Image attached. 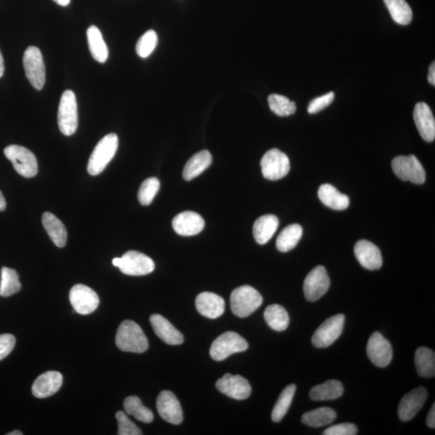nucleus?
<instances>
[{
	"label": "nucleus",
	"mask_w": 435,
	"mask_h": 435,
	"mask_svg": "<svg viewBox=\"0 0 435 435\" xmlns=\"http://www.w3.org/2000/svg\"><path fill=\"white\" fill-rule=\"evenodd\" d=\"M116 346L126 352L143 353L148 348L147 337L141 327L134 321L121 323L115 336Z\"/></svg>",
	"instance_id": "nucleus-1"
},
{
	"label": "nucleus",
	"mask_w": 435,
	"mask_h": 435,
	"mask_svg": "<svg viewBox=\"0 0 435 435\" xmlns=\"http://www.w3.org/2000/svg\"><path fill=\"white\" fill-rule=\"evenodd\" d=\"M119 146V137L115 134H110L101 139L91 157H90L87 171L92 176L102 173L108 166L109 162L113 160L117 152Z\"/></svg>",
	"instance_id": "nucleus-2"
},
{
	"label": "nucleus",
	"mask_w": 435,
	"mask_h": 435,
	"mask_svg": "<svg viewBox=\"0 0 435 435\" xmlns=\"http://www.w3.org/2000/svg\"><path fill=\"white\" fill-rule=\"evenodd\" d=\"M230 301L233 314L246 318L262 305L263 298L252 286L243 285L232 291Z\"/></svg>",
	"instance_id": "nucleus-3"
},
{
	"label": "nucleus",
	"mask_w": 435,
	"mask_h": 435,
	"mask_svg": "<svg viewBox=\"0 0 435 435\" xmlns=\"http://www.w3.org/2000/svg\"><path fill=\"white\" fill-rule=\"evenodd\" d=\"M58 127L62 134L72 136L78 126V104L76 94L71 90L64 92L57 113Z\"/></svg>",
	"instance_id": "nucleus-4"
},
{
	"label": "nucleus",
	"mask_w": 435,
	"mask_h": 435,
	"mask_svg": "<svg viewBox=\"0 0 435 435\" xmlns=\"http://www.w3.org/2000/svg\"><path fill=\"white\" fill-rule=\"evenodd\" d=\"M4 155L13 163L15 171L24 178H34L38 172L36 156L25 147L9 145L5 148Z\"/></svg>",
	"instance_id": "nucleus-5"
},
{
	"label": "nucleus",
	"mask_w": 435,
	"mask_h": 435,
	"mask_svg": "<svg viewBox=\"0 0 435 435\" xmlns=\"http://www.w3.org/2000/svg\"><path fill=\"white\" fill-rule=\"evenodd\" d=\"M113 264L122 273L129 276H145L155 269V264L150 257L136 251H129L121 258L113 259Z\"/></svg>",
	"instance_id": "nucleus-6"
},
{
	"label": "nucleus",
	"mask_w": 435,
	"mask_h": 435,
	"mask_svg": "<svg viewBox=\"0 0 435 435\" xmlns=\"http://www.w3.org/2000/svg\"><path fill=\"white\" fill-rule=\"evenodd\" d=\"M248 348L245 338L236 332L227 331L222 334L212 343L210 354L215 362H222L232 354L246 351Z\"/></svg>",
	"instance_id": "nucleus-7"
},
{
	"label": "nucleus",
	"mask_w": 435,
	"mask_h": 435,
	"mask_svg": "<svg viewBox=\"0 0 435 435\" xmlns=\"http://www.w3.org/2000/svg\"><path fill=\"white\" fill-rule=\"evenodd\" d=\"M25 76L37 91H41L45 83V66L41 50L35 46H29L23 57Z\"/></svg>",
	"instance_id": "nucleus-8"
},
{
	"label": "nucleus",
	"mask_w": 435,
	"mask_h": 435,
	"mask_svg": "<svg viewBox=\"0 0 435 435\" xmlns=\"http://www.w3.org/2000/svg\"><path fill=\"white\" fill-rule=\"evenodd\" d=\"M392 169L402 181L421 185L426 181L425 169L415 156H401L392 162Z\"/></svg>",
	"instance_id": "nucleus-9"
},
{
	"label": "nucleus",
	"mask_w": 435,
	"mask_h": 435,
	"mask_svg": "<svg viewBox=\"0 0 435 435\" xmlns=\"http://www.w3.org/2000/svg\"><path fill=\"white\" fill-rule=\"evenodd\" d=\"M261 166L263 176L271 181L283 178L290 171V162L287 155L278 148L269 150L262 159Z\"/></svg>",
	"instance_id": "nucleus-10"
},
{
	"label": "nucleus",
	"mask_w": 435,
	"mask_h": 435,
	"mask_svg": "<svg viewBox=\"0 0 435 435\" xmlns=\"http://www.w3.org/2000/svg\"><path fill=\"white\" fill-rule=\"evenodd\" d=\"M345 316L342 314L329 318L318 327L312 337L317 348H326L337 341L343 330Z\"/></svg>",
	"instance_id": "nucleus-11"
},
{
	"label": "nucleus",
	"mask_w": 435,
	"mask_h": 435,
	"mask_svg": "<svg viewBox=\"0 0 435 435\" xmlns=\"http://www.w3.org/2000/svg\"><path fill=\"white\" fill-rule=\"evenodd\" d=\"M70 301L74 311L82 315L92 314L98 308L99 298L95 292L87 285H74L70 292Z\"/></svg>",
	"instance_id": "nucleus-12"
},
{
	"label": "nucleus",
	"mask_w": 435,
	"mask_h": 435,
	"mask_svg": "<svg viewBox=\"0 0 435 435\" xmlns=\"http://www.w3.org/2000/svg\"><path fill=\"white\" fill-rule=\"evenodd\" d=\"M331 281L325 267L317 266L312 269L304 281V290L306 299L316 301L327 294L330 288Z\"/></svg>",
	"instance_id": "nucleus-13"
},
{
	"label": "nucleus",
	"mask_w": 435,
	"mask_h": 435,
	"mask_svg": "<svg viewBox=\"0 0 435 435\" xmlns=\"http://www.w3.org/2000/svg\"><path fill=\"white\" fill-rule=\"evenodd\" d=\"M216 389L236 400H245L251 395L252 388L248 381L240 375L227 373L216 382Z\"/></svg>",
	"instance_id": "nucleus-14"
},
{
	"label": "nucleus",
	"mask_w": 435,
	"mask_h": 435,
	"mask_svg": "<svg viewBox=\"0 0 435 435\" xmlns=\"http://www.w3.org/2000/svg\"><path fill=\"white\" fill-rule=\"evenodd\" d=\"M367 354L371 362L379 368H385L392 359L390 343L379 332H374L369 339Z\"/></svg>",
	"instance_id": "nucleus-15"
},
{
	"label": "nucleus",
	"mask_w": 435,
	"mask_h": 435,
	"mask_svg": "<svg viewBox=\"0 0 435 435\" xmlns=\"http://www.w3.org/2000/svg\"><path fill=\"white\" fill-rule=\"evenodd\" d=\"M157 408L159 415L169 423L179 425L183 421L181 405L172 392L164 390L157 397Z\"/></svg>",
	"instance_id": "nucleus-16"
},
{
	"label": "nucleus",
	"mask_w": 435,
	"mask_h": 435,
	"mask_svg": "<svg viewBox=\"0 0 435 435\" xmlns=\"http://www.w3.org/2000/svg\"><path fill=\"white\" fill-rule=\"evenodd\" d=\"M427 399V391L418 387L406 394L399 406V416L401 421L407 422L415 418Z\"/></svg>",
	"instance_id": "nucleus-17"
},
{
	"label": "nucleus",
	"mask_w": 435,
	"mask_h": 435,
	"mask_svg": "<svg viewBox=\"0 0 435 435\" xmlns=\"http://www.w3.org/2000/svg\"><path fill=\"white\" fill-rule=\"evenodd\" d=\"M172 225L175 231L183 236L198 235L204 230L205 221L194 211H183L174 217Z\"/></svg>",
	"instance_id": "nucleus-18"
},
{
	"label": "nucleus",
	"mask_w": 435,
	"mask_h": 435,
	"mask_svg": "<svg viewBox=\"0 0 435 435\" xmlns=\"http://www.w3.org/2000/svg\"><path fill=\"white\" fill-rule=\"evenodd\" d=\"M63 376L56 371H49L36 379L31 392L36 399H43L56 394L61 389Z\"/></svg>",
	"instance_id": "nucleus-19"
},
{
	"label": "nucleus",
	"mask_w": 435,
	"mask_h": 435,
	"mask_svg": "<svg viewBox=\"0 0 435 435\" xmlns=\"http://www.w3.org/2000/svg\"><path fill=\"white\" fill-rule=\"evenodd\" d=\"M415 119L419 134L422 139L427 142H432L435 138V120L429 106L423 102L416 104L413 110Z\"/></svg>",
	"instance_id": "nucleus-20"
},
{
	"label": "nucleus",
	"mask_w": 435,
	"mask_h": 435,
	"mask_svg": "<svg viewBox=\"0 0 435 435\" xmlns=\"http://www.w3.org/2000/svg\"><path fill=\"white\" fill-rule=\"evenodd\" d=\"M355 257L362 266L369 270H376L382 267L381 253L374 243L362 240L357 243L354 248Z\"/></svg>",
	"instance_id": "nucleus-21"
},
{
	"label": "nucleus",
	"mask_w": 435,
	"mask_h": 435,
	"mask_svg": "<svg viewBox=\"0 0 435 435\" xmlns=\"http://www.w3.org/2000/svg\"><path fill=\"white\" fill-rule=\"evenodd\" d=\"M195 306L201 315L212 320L220 317L225 311L224 300L211 292H204L199 294Z\"/></svg>",
	"instance_id": "nucleus-22"
},
{
	"label": "nucleus",
	"mask_w": 435,
	"mask_h": 435,
	"mask_svg": "<svg viewBox=\"0 0 435 435\" xmlns=\"http://www.w3.org/2000/svg\"><path fill=\"white\" fill-rule=\"evenodd\" d=\"M150 322L153 331L164 343L169 345H179L184 342L183 334L163 316L153 315L150 317Z\"/></svg>",
	"instance_id": "nucleus-23"
},
{
	"label": "nucleus",
	"mask_w": 435,
	"mask_h": 435,
	"mask_svg": "<svg viewBox=\"0 0 435 435\" xmlns=\"http://www.w3.org/2000/svg\"><path fill=\"white\" fill-rule=\"evenodd\" d=\"M279 220L277 216L266 215L259 217L253 225V236L259 245H265L277 231Z\"/></svg>",
	"instance_id": "nucleus-24"
},
{
	"label": "nucleus",
	"mask_w": 435,
	"mask_h": 435,
	"mask_svg": "<svg viewBox=\"0 0 435 435\" xmlns=\"http://www.w3.org/2000/svg\"><path fill=\"white\" fill-rule=\"evenodd\" d=\"M318 195L323 204L333 210H346L350 204L348 196L339 192L330 184L322 185L318 189Z\"/></svg>",
	"instance_id": "nucleus-25"
},
{
	"label": "nucleus",
	"mask_w": 435,
	"mask_h": 435,
	"mask_svg": "<svg viewBox=\"0 0 435 435\" xmlns=\"http://www.w3.org/2000/svg\"><path fill=\"white\" fill-rule=\"evenodd\" d=\"M42 224L45 227L48 235L55 245L58 248H64L67 242L66 228L62 224V221L50 213V212H45L42 215Z\"/></svg>",
	"instance_id": "nucleus-26"
},
{
	"label": "nucleus",
	"mask_w": 435,
	"mask_h": 435,
	"mask_svg": "<svg viewBox=\"0 0 435 435\" xmlns=\"http://www.w3.org/2000/svg\"><path fill=\"white\" fill-rule=\"evenodd\" d=\"M212 163V156L208 150L200 151L190 159L183 169V178L187 181L198 177Z\"/></svg>",
	"instance_id": "nucleus-27"
},
{
	"label": "nucleus",
	"mask_w": 435,
	"mask_h": 435,
	"mask_svg": "<svg viewBox=\"0 0 435 435\" xmlns=\"http://www.w3.org/2000/svg\"><path fill=\"white\" fill-rule=\"evenodd\" d=\"M87 36L89 50L94 59L100 63L107 62L109 52L100 30L97 26H90L87 31Z\"/></svg>",
	"instance_id": "nucleus-28"
},
{
	"label": "nucleus",
	"mask_w": 435,
	"mask_h": 435,
	"mask_svg": "<svg viewBox=\"0 0 435 435\" xmlns=\"http://www.w3.org/2000/svg\"><path fill=\"white\" fill-rule=\"evenodd\" d=\"M343 394V386L341 382L331 380L313 387L310 391V397L313 401H331L339 399Z\"/></svg>",
	"instance_id": "nucleus-29"
},
{
	"label": "nucleus",
	"mask_w": 435,
	"mask_h": 435,
	"mask_svg": "<svg viewBox=\"0 0 435 435\" xmlns=\"http://www.w3.org/2000/svg\"><path fill=\"white\" fill-rule=\"evenodd\" d=\"M267 325L274 331H283L290 325V317L283 306L278 304L270 305L264 313Z\"/></svg>",
	"instance_id": "nucleus-30"
},
{
	"label": "nucleus",
	"mask_w": 435,
	"mask_h": 435,
	"mask_svg": "<svg viewBox=\"0 0 435 435\" xmlns=\"http://www.w3.org/2000/svg\"><path fill=\"white\" fill-rule=\"evenodd\" d=\"M336 416L331 408L322 407L306 413L301 417V422L311 427H321L335 422Z\"/></svg>",
	"instance_id": "nucleus-31"
},
{
	"label": "nucleus",
	"mask_w": 435,
	"mask_h": 435,
	"mask_svg": "<svg viewBox=\"0 0 435 435\" xmlns=\"http://www.w3.org/2000/svg\"><path fill=\"white\" fill-rule=\"evenodd\" d=\"M417 372L422 378H431L435 376V354L425 347L417 349L415 353Z\"/></svg>",
	"instance_id": "nucleus-32"
},
{
	"label": "nucleus",
	"mask_w": 435,
	"mask_h": 435,
	"mask_svg": "<svg viewBox=\"0 0 435 435\" xmlns=\"http://www.w3.org/2000/svg\"><path fill=\"white\" fill-rule=\"evenodd\" d=\"M302 227L299 224H291L285 228L278 236L277 248L281 252H287L294 249L302 236Z\"/></svg>",
	"instance_id": "nucleus-33"
},
{
	"label": "nucleus",
	"mask_w": 435,
	"mask_h": 435,
	"mask_svg": "<svg viewBox=\"0 0 435 435\" xmlns=\"http://www.w3.org/2000/svg\"><path fill=\"white\" fill-rule=\"evenodd\" d=\"M384 2L397 24L407 25L411 22L413 12L406 0H384Z\"/></svg>",
	"instance_id": "nucleus-34"
},
{
	"label": "nucleus",
	"mask_w": 435,
	"mask_h": 435,
	"mask_svg": "<svg viewBox=\"0 0 435 435\" xmlns=\"http://www.w3.org/2000/svg\"><path fill=\"white\" fill-rule=\"evenodd\" d=\"M124 411L127 415L134 416L137 420L144 423H151L153 421V413L144 405L139 397L130 396L124 401Z\"/></svg>",
	"instance_id": "nucleus-35"
},
{
	"label": "nucleus",
	"mask_w": 435,
	"mask_h": 435,
	"mask_svg": "<svg viewBox=\"0 0 435 435\" xmlns=\"http://www.w3.org/2000/svg\"><path fill=\"white\" fill-rule=\"evenodd\" d=\"M22 285L20 283L19 275L15 270L7 267L1 269V283H0V296L10 297L18 293Z\"/></svg>",
	"instance_id": "nucleus-36"
},
{
	"label": "nucleus",
	"mask_w": 435,
	"mask_h": 435,
	"mask_svg": "<svg viewBox=\"0 0 435 435\" xmlns=\"http://www.w3.org/2000/svg\"><path fill=\"white\" fill-rule=\"evenodd\" d=\"M296 391L295 385H290L281 392L279 399L276 403L272 412V419L275 422H279L283 420V418L288 412L293 401Z\"/></svg>",
	"instance_id": "nucleus-37"
},
{
	"label": "nucleus",
	"mask_w": 435,
	"mask_h": 435,
	"mask_svg": "<svg viewBox=\"0 0 435 435\" xmlns=\"http://www.w3.org/2000/svg\"><path fill=\"white\" fill-rule=\"evenodd\" d=\"M270 109L273 113L281 117H285L295 113L297 106L293 101H291L284 95L278 94H270L268 98Z\"/></svg>",
	"instance_id": "nucleus-38"
},
{
	"label": "nucleus",
	"mask_w": 435,
	"mask_h": 435,
	"mask_svg": "<svg viewBox=\"0 0 435 435\" xmlns=\"http://www.w3.org/2000/svg\"><path fill=\"white\" fill-rule=\"evenodd\" d=\"M158 43V36L155 31L148 30L137 41L136 51L138 56L142 58L150 57L155 50Z\"/></svg>",
	"instance_id": "nucleus-39"
},
{
	"label": "nucleus",
	"mask_w": 435,
	"mask_h": 435,
	"mask_svg": "<svg viewBox=\"0 0 435 435\" xmlns=\"http://www.w3.org/2000/svg\"><path fill=\"white\" fill-rule=\"evenodd\" d=\"M159 189H160V182L157 178H150L145 180L141 185L139 192H138V199L143 206L151 204L155 199Z\"/></svg>",
	"instance_id": "nucleus-40"
},
{
	"label": "nucleus",
	"mask_w": 435,
	"mask_h": 435,
	"mask_svg": "<svg viewBox=\"0 0 435 435\" xmlns=\"http://www.w3.org/2000/svg\"><path fill=\"white\" fill-rule=\"evenodd\" d=\"M116 420L118 422L119 435H141V429L132 422L123 411L116 413Z\"/></svg>",
	"instance_id": "nucleus-41"
},
{
	"label": "nucleus",
	"mask_w": 435,
	"mask_h": 435,
	"mask_svg": "<svg viewBox=\"0 0 435 435\" xmlns=\"http://www.w3.org/2000/svg\"><path fill=\"white\" fill-rule=\"evenodd\" d=\"M335 99L334 92H329L322 97L313 99L308 106V113L315 114L331 105Z\"/></svg>",
	"instance_id": "nucleus-42"
},
{
	"label": "nucleus",
	"mask_w": 435,
	"mask_h": 435,
	"mask_svg": "<svg viewBox=\"0 0 435 435\" xmlns=\"http://www.w3.org/2000/svg\"><path fill=\"white\" fill-rule=\"evenodd\" d=\"M357 434V427L352 423H342L331 426L326 429L325 435H355Z\"/></svg>",
	"instance_id": "nucleus-43"
},
{
	"label": "nucleus",
	"mask_w": 435,
	"mask_h": 435,
	"mask_svg": "<svg viewBox=\"0 0 435 435\" xmlns=\"http://www.w3.org/2000/svg\"><path fill=\"white\" fill-rule=\"evenodd\" d=\"M15 345V338L10 334L0 335V360L7 357L13 352Z\"/></svg>",
	"instance_id": "nucleus-44"
},
{
	"label": "nucleus",
	"mask_w": 435,
	"mask_h": 435,
	"mask_svg": "<svg viewBox=\"0 0 435 435\" xmlns=\"http://www.w3.org/2000/svg\"><path fill=\"white\" fill-rule=\"evenodd\" d=\"M427 423L429 428H435V404L433 405L428 413Z\"/></svg>",
	"instance_id": "nucleus-45"
},
{
	"label": "nucleus",
	"mask_w": 435,
	"mask_h": 435,
	"mask_svg": "<svg viewBox=\"0 0 435 435\" xmlns=\"http://www.w3.org/2000/svg\"><path fill=\"white\" fill-rule=\"evenodd\" d=\"M428 81L429 83L434 86L435 85V63L433 62L429 66V73H428Z\"/></svg>",
	"instance_id": "nucleus-46"
},
{
	"label": "nucleus",
	"mask_w": 435,
	"mask_h": 435,
	"mask_svg": "<svg viewBox=\"0 0 435 435\" xmlns=\"http://www.w3.org/2000/svg\"><path fill=\"white\" fill-rule=\"evenodd\" d=\"M6 200H5L3 195L0 191V211H3L6 209Z\"/></svg>",
	"instance_id": "nucleus-47"
},
{
	"label": "nucleus",
	"mask_w": 435,
	"mask_h": 435,
	"mask_svg": "<svg viewBox=\"0 0 435 435\" xmlns=\"http://www.w3.org/2000/svg\"><path fill=\"white\" fill-rule=\"evenodd\" d=\"M4 73V61L1 51H0V78L3 76Z\"/></svg>",
	"instance_id": "nucleus-48"
},
{
	"label": "nucleus",
	"mask_w": 435,
	"mask_h": 435,
	"mask_svg": "<svg viewBox=\"0 0 435 435\" xmlns=\"http://www.w3.org/2000/svg\"><path fill=\"white\" fill-rule=\"evenodd\" d=\"M54 1L62 7L68 6L71 3V0H54Z\"/></svg>",
	"instance_id": "nucleus-49"
},
{
	"label": "nucleus",
	"mask_w": 435,
	"mask_h": 435,
	"mask_svg": "<svg viewBox=\"0 0 435 435\" xmlns=\"http://www.w3.org/2000/svg\"><path fill=\"white\" fill-rule=\"evenodd\" d=\"M23 433L20 431H14L13 432H10L7 434V435H22Z\"/></svg>",
	"instance_id": "nucleus-50"
}]
</instances>
